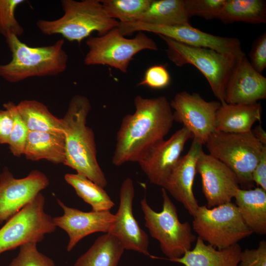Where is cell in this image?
Listing matches in <instances>:
<instances>
[{"label": "cell", "instance_id": "obj_1", "mask_svg": "<svg viewBox=\"0 0 266 266\" xmlns=\"http://www.w3.org/2000/svg\"><path fill=\"white\" fill-rule=\"evenodd\" d=\"M135 111L125 116L117 132L112 158L113 165L141 161L157 144L164 140L174 122L170 102L165 96L134 99Z\"/></svg>", "mask_w": 266, "mask_h": 266}, {"label": "cell", "instance_id": "obj_2", "mask_svg": "<svg viewBox=\"0 0 266 266\" xmlns=\"http://www.w3.org/2000/svg\"><path fill=\"white\" fill-rule=\"evenodd\" d=\"M91 108L86 97L76 95L71 99L66 112L61 118L65 138L64 165L104 188L107 181L98 162L94 132L87 125Z\"/></svg>", "mask_w": 266, "mask_h": 266}, {"label": "cell", "instance_id": "obj_3", "mask_svg": "<svg viewBox=\"0 0 266 266\" xmlns=\"http://www.w3.org/2000/svg\"><path fill=\"white\" fill-rule=\"evenodd\" d=\"M5 38L12 59L6 64H0V77L7 82L17 83L30 77L57 75L66 70L68 56L64 49L63 38L40 47L30 46L14 34Z\"/></svg>", "mask_w": 266, "mask_h": 266}, {"label": "cell", "instance_id": "obj_4", "mask_svg": "<svg viewBox=\"0 0 266 266\" xmlns=\"http://www.w3.org/2000/svg\"><path fill=\"white\" fill-rule=\"evenodd\" d=\"M63 15L54 20L40 19L36 25L44 34H60L80 43L96 32L99 36L118 27L119 22L106 13L100 0H61Z\"/></svg>", "mask_w": 266, "mask_h": 266}, {"label": "cell", "instance_id": "obj_5", "mask_svg": "<svg viewBox=\"0 0 266 266\" xmlns=\"http://www.w3.org/2000/svg\"><path fill=\"white\" fill-rule=\"evenodd\" d=\"M167 45L168 59L177 66L192 65L206 79L212 93L221 104L225 102L229 80L242 56L220 52L203 47L188 46L158 35Z\"/></svg>", "mask_w": 266, "mask_h": 266}, {"label": "cell", "instance_id": "obj_6", "mask_svg": "<svg viewBox=\"0 0 266 266\" xmlns=\"http://www.w3.org/2000/svg\"><path fill=\"white\" fill-rule=\"evenodd\" d=\"M205 145L209 154L225 164L235 174L242 189L254 187L252 174L266 145L251 132L229 133L216 131Z\"/></svg>", "mask_w": 266, "mask_h": 266}, {"label": "cell", "instance_id": "obj_7", "mask_svg": "<svg viewBox=\"0 0 266 266\" xmlns=\"http://www.w3.org/2000/svg\"><path fill=\"white\" fill-rule=\"evenodd\" d=\"M162 210L156 212L148 204L144 196L140 201L145 225L151 236L160 243L162 252L173 261L191 249L197 237L188 222L181 223L177 210L166 190L162 188Z\"/></svg>", "mask_w": 266, "mask_h": 266}, {"label": "cell", "instance_id": "obj_8", "mask_svg": "<svg viewBox=\"0 0 266 266\" xmlns=\"http://www.w3.org/2000/svg\"><path fill=\"white\" fill-rule=\"evenodd\" d=\"M193 217V228L198 237L218 249L237 244L253 233L232 201L212 208L199 206Z\"/></svg>", "mask_w": 266, "mask_h": 266}, {"label": "cell", "instance_id": "obj_9", "mask_svg": "<svg viewBox=\"0 0 266 266\" xmlns=\"http://www.w3.org/2000/svg\"><path fill=\"white\" fill-rule=\"evenodd\" d=\"M89 50L84 63L87 66L105 65L126 73L135 55L144 50H158V46L144 32L133 38L123 35L118 27L104 35L89 36L86 41Z\"/></svg>", "mask_w": 266, "mask_h": 266}, {"label": "cell", "instance_id": "obj_10", "mask_svg": "<svg viewBox=\"0 0 266 266\" xmlns=\"http://www.w3.org/2000/svg\"><path fill=\"white\" fill-rule=\"evenodd\" d=\"M45 197L39 193L0 229V254L28 242H39L55 232L53 218L44 209Z\"/></svg>", "mask_w": 266, "mask_h": 266}, {"label": "cell", "instance_id": "obj_11", "mask_svg": "<svg viewBox=\"0 0 266 266\" xmlns=\"http://www.w3.org/2000/svg\"><path fill=\"white\" fill-rule=\"evenodd\" d=\"M118 28L124 36L136 32H150L190 46L209 48L236 56L245 54L242 50L241 42L237 38L213 35L195 28L190 24L165 26L136 21L119 22Z\"/></svg>", "mask_w": 266, "mask_h": 266}, {"label": "cell", "instance_id": "obj_12", "mask_svg": "<svg viewBox=\"0 0 266 266\" xmlns=\"http://www.w3.org/2000/svg\"><path fill=\"white\" fill-rule=\"evenodd\" d=\"M174 121L182 123L194 138L202 145L215 131V118L221 103L206 101L199 94L177 93L170 101Z\"/></svg>", "mask_w": 266, "mask_h": 266}, {"label": "cell", "instance_id": "obj_13", "mask_svg": "<svg viewBox=\"0 0 266 266\" xmlns=\"http://www.w3.org/2000/svg\"><path fill=\"white\" fill-rule=\"evenodd\" d=\"M49 184L46 175L33 170L25 177L16 178L7 167L0 174V224L6 222Z\"/></svg>", "mask_w": 266, "mask_h": 266}, {"label": "cell", "instance_id": "obj_14", "mask_svg": "<svg viewBox=\"0 0 266 266\" xmlns=\"http://www.w3.org/2000/svg\"><path fill=\"white\" fill-rule=\"evenodd\" d=\"M207 207L230 202L240 188L234 173L223 163L202 150L196 164Z\"/></svg>", "mask_w": 266, "mask_h": 266}, {"label": "cell", "instance_id": "obj_15", "mask_svg": "<svg viewBox=\"0 0 266 266\" xmlns=\"http://www.w3.org/2000/svg\"><path fill=\"white\" fill-rule=\"evenodd\" d=\"M193 138L185 127L154 146L139 163L150 182L163 188L179 161L186 142Z\"/></svg>", "mask_w": 266, "mask_h": 266}, {"label": "cell", "instance_id": "obj_16", "mask_svg": "<svg viewBox=\"0 0 266 266\" xmlns=\"http://www.w3.org/2000/svg\"><path fill=\"white\" fill-rule=\"evenodd\" d=\"M134 187L133 180L126 178L120 189V203L116 221L108 233L121 243L125 249L152 257L148 251L149 238L139 226L133 212Z\"/></svg>", "mask_w": 266, "mask_h": 266}, {"label": "cell", "instance_id": "obj_17", "mask_svg": "<svg viewBox=\"0 0 266 266\" xmlns=\"http://www.w3.org/2000/svg\"><path fill=\"white\" fill-rule=\"evenodd\" d=\"M57 202L63 209L64 214L53 218L55 226L64 230L69 238L66 247L71 251L80 240L93 233H108L116 221L115 214L110 210L84 212L68 207L61 200Z\"/></svg>", "mask_w": 266, "mask_h": 266}, {"label": "cell", "instance_id": "obj_18", "mask_svg": "<svg viewBox=\"0 0 266 266\" xmlns=\"http://www.w3.org/2000/svg\"><path fill=\"white\" fill-rule=\"evenodd\" d=\"M202 150V144L193 138L189 151L180 157L163 187L193 216L200 206L194 194L193 185L197 160Z\"/></svg>", "mask_w": 266, "mask_h": 266}, {"label": "cell", "instance_id": "obj_19", "mask_svg": "<svg viewBox=\"0 0 266 266\" xmlns=\"http://www.w3.org/2000/svg\"><path fill=\"white\" fill-rule=\"evenodd\" d=\"M266 98V78L241 56L227 85L226 103L251 104Z\"/></svg>", "mask_w": 266, "mask_h": 266}, {"label": "cell", "instance_id": "obj_20", "mask_svg": "<svg viewBox=\"0 0 266 266\" xmlns=\"http://www.w3.org/2000/svg\"><path fill=\"white\" fill-rule=\"evenodd\" d=\"M262 111L258 102L221 104L216 114V131L229 133L251 132L254 123L261 122Z\"/></svg>", "mask_w": 266, "mask_h": 266}, {"label": "cell", "instance_id": "obj_21", "mask_svg": "<svg viewBox=\"0 0 266 266\" xmlns=\"http://www.w3.org/2000/svg\"><path fill=\"white\" fill-rule=\"evenodd\" d=\"M241 251L238 243L218 249L197 237L194 248L172 262L184 266H237Z\"/></svg>", "mask_w": 266, "mask_h": 266}, {"label": "cell", "instance_id": "obj_22", "mask_svg": "<svg viewBox=\"0 0 266 266\" xmlns=\"http://www.w3.org/2000/svg\"><path fill=\"white\" fill-rule=\"evenodd\" d=\"M234 198L240 216L252 233L266 234V191L259 187L239 188Z\"/></svg>", "mask_w": 266, "mask_h": 266}, {"label": "cell", "instance_id": "obj_23", "mask_svg": "<svg viewBox=\"0 0 266 266\" xmlns=\"http://www.w3.org/2000/svg\"><path fill=\"white\" fill-rule=\"evenodd\" d=\"M27 160H46L55 164L66 161L64 134L29 131L24 154Z\"/></svg>", "mask_w": 266, "mask_h": 266}, {"label": "cell", "instance_id": "obj_24", "mask_svg": "<svg viewBox=\"0 0 266 266\" xmlns=\"http://www.w3.org/2000/svg\"><path fill=\"white\" fill-rule=\"evenodd\" d=\"M124 250L116 237L105 233L96 239L73 266H118Z\"/></svg>", "mask_w": 266, "mask_h": 266}, {"label": "cell", "instance_id": "obj_25", "mask_svg": "<svg viewBox=\"0 0 266 266\" xmlns=\"http://www.w3.org/2000/svg\"><path fill=\"white\" fill-rule=\"evenodd\" d=\"M16 105L29 131L64 134L61 119L53 115L43 103L26 100Z\"/></svg>", "mask_w": 266, "mask_h": 266}, {"label": "cell", "instance_id": "obj_26", "mask_svg": "<svg viewBox=\"0 0 266 266\" xmlns=\"http://www.w3.org/2000/svg\"><path fill=\"white\" fill-rule=\"evenodd\" d=\"M185 0H152L138 22L171 26L190 24Z\"/></svg>", "mask_w": 266, "mask_h": 266}, {"label": "cell", "instance_id": "obj_27", "mask_svg": "<svg viewBox=\"0 0 266 266\" xmlns=\"http://www.w3.org/2000/svg\"><path fill=\"white\" fill-rule=\"evenodd\" d=\"M219 19L224 23H265L266 2L264 0H226Z\"/></svg>", "mask_w": 266, "mask_h": 266}, {"label": "cell", "instance_id": "obj_28", "mask_svg": "<svg viewBox=\"0 0 266 266\" xmlns=\"http://www.w3.org/2000/svg\"><path fill=\"white\" fill-rule=\"evenodd\" d=\"M64 178L76 194L92 206V211L110 210L115 205L104 188L85 176L77 173H66Z\"/></svg>", "mask_w": 266, "mask_h": 266}, {"label": "cell", "instance_id": "obj_29", "mask_svg": "<svg viewBox=\"0 0 266 266\" xmlns=\"http://www.w3.org/2000/svg\"><path fill=\"white\" fill-rule=\"evenodd\" d=\"M152 0H100L107 14L120 23L138 21Z\"/></svg>", "mask_w": 266, "mask_h": 266}, {"label": "cell", "instance_id": "obj_30", "mask_svg": "<svg viewBox=\"0 0 266 266\" xmlns=\"http://www.w3.org/2000/svg\"><path fill=\"white\" fill-rule=\"evenodd\" d=\"M3 107L11 112L13 120L7 144L12 154L15 157H19L24 154L29 130L22 120L16 104L12 101H9L4 103Z\"/></svg>", "mask_w": 266, "mask_h": 266}, {"label": "cell", "instance_id": "obj_31", "mask_svg": "<svg viewBox=\"0 0 266 266\" xmlns=\"http://www.w3.org/2000/svg\"><path fill=\"white\" fill-rule=\"evenodd\" d=\"M25 2L24 0H0V33L4 38L10 34L18 37L23 34L24 30L16 18L15 11Z\"/></svg>", "mask_w": 266, "mask_h": 266}, {"label": "cell", "instance_id": "obj_32", "mask_svg": "<svg viewBox=\"0 0 266 266\" xmlns=\"http://www.w3.org/2000/svg\"><path fill=\"white\" fill-rule=\"evenodd\" d=\"M36 242H28L19 247V252L8 266H55L51 258L40 252Z\"/></svg>", "mask_w": 266, "mask_h": 266}, {"label": "cell", "instance_id": "obj_33", "mask_svg": "<svg viewBox=\"0 0 266 266\" xmlns=\"http://www.w3.org/2000/svg\"><path fill=\"white\" fill-rule=\"evenodd\" d=\"M226 0H185L186 10L191 18L198 16L207 20L219 19Z\"/></svg>", "mask_w": 266, "mask_h": 266}, {"label": "cell", "instance_id": "obj_34", "mask_svg": "<svg viewBox=\"0 0 266 266\" xmlns=\"http://www.w3.org/2000/svg\"><path fill=\"white\" fill-rule=\"evenodd\" d=\"M170 76L166 65H155L145 71L138 86H144L153 89H162L168 86Z\"/></svg>", "mask_w": 266, "mask_h": 266}, {"label": "cell", "instance_id": "obj_35", "mask_svg": "<svg viewBox=\"0 0 266 266\" xmlns=\"http://www.w3.org/2000/svg\"><path fill=\"white\" fill-rule=\"evenodd\" d=\"M237 266H266V240H261L256 248L241 251Z\"/></svg>", "mask_w": 266, "mask_h": 266}, {"label": "cell", "instance_id": "obj_36", "mask_svg": "<svg viewBox=\"0 0 266 266\" xmlns=\"http://www.w3.org/2000/svg\"><path fill=\"white\" fill-rule=\"evenodd\" d=\"M249 62L262 73L266 67V33H263L254 41L249 55Z\"/></svg>", "mask_w": 266, "mask_h": 266}, {"label": "cell", "instance_id": "obj_37", "mask_svg": "<svg viewBox=\"0 0 266 266\" xmlns=\"http://www.w3.org/2000/svg\"><path fill=\"white\" fill-rule=\"evenodd\" d=\"M13 118L7 109H0V144H8L13 126Z\"/></svg>", "mask_w": 266, "mask_h": 266}, {"label": "cell", "instance_id": "obj_38", "mask_svg": "<svg viewBox=\"0 0 266 266\" xmlns=\"http://www.w3.org/2000/svg\"><path fill=\"white\" fill-rule=\"evenodd\" d=\"M253 180L258 187L266 191V150H265L253 170Z\"/></svg>", "mask_w": 266, "mask_h": 266}, {"label": "cell", "instance_id": "obj_39", "mask_svg": "<svg viewBox=\"0 0 266 266\" xmlns=\"http://www.w3.org/2000/svg\"><path fill=\"white\" fill-rule=\"evenodd\" d=\"M252 133L259 142L264 145H266V132L261 124L252 130Z\"/></svg>", "mask_w": 266, "mask_h": 266}]
</instances>
